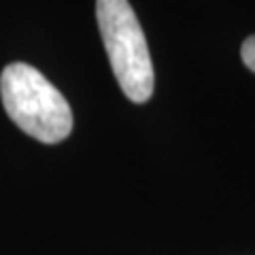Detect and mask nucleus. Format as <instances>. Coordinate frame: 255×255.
Here are the masks:
<instances>
[{
    "label": "nucleus",
    "instance_id": "f03ea898",
    "mask_svg": "<svg viewBox=\"0 0 255 255\" xmlns=\"http://www.w3.org/2000/svg\"><path fill=\"white\" fill-rule=\"evenodd\" d=\"M96 19L119 87L132 102H147L155 85L153 62L130 2L96 0Z\"/></svg>",
    "mask_w": 255,
    "mask_h": 255
},
{
    "label": "nucleus",
    "instance_id": "7ed1b4c3",
    "mask_svg": "<svg viewBox=\"0 0 255 255\" xmlns=\"http://www.w3.org/2000/svg\"><path fill=\"white\" fill-rule=\"evenodd\" d=\"M241 58L245 62V66L255 73V34L249 36L243 43V47H241Z\"/></svg>",
    "mask_w": 255,
    "mask_h": 255
},
{
    "label": "nucleus",
    "instance_id": "f257e3e1",
    "mask_svg": "<svg viewBox=\"0 0 255 255\" xmlns=\"http://www.w3.org/2000/svg\"><path fill=\"white\" fill-rule=\"evenodd\" d=\"M0 96L6 115L28 136L55 145L73 132V111L66 98L34 66L13 62L0 75Z\"/></svg>",
    "mask_w": 255,
    "mask_h": 255
}]
</instances>
